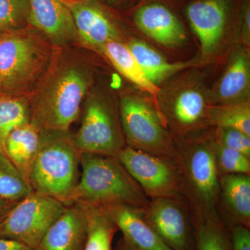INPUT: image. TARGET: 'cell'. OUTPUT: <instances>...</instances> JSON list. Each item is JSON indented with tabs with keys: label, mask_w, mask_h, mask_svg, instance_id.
<instances>
[{
	"label": "cell",
	"mask_w": 250,
	"mask_h": 250,
	"mask_svg": "<svg viewBox=\"0 0 250 250\" xmlns=\"http://www.w3.org/2000/svg\"><path fill=\"white\" fill-rule=\"evenodd\" d=\"M174 148L181 191L192 214L220 216V174L215 162L212 128L187 137H174Z\"/></svg>",
	"instance_id": "6da1fadb"
},
{
	"label": "cell",
	"mask_w": 250,
	"mask_h": 250,
	"mask_svg": "<svg viewBox=\"0 0 250 250\" xmlns=\"http://www.w3.org/2000/svg\"><path fill=\"white\" fill-rule=\"evenodd\" d=\"M91 68L80 61L61 62L48 75L30 107V122L40 131L67 132L93 84Z\"/></svg>",
	"instance_id": "7a4b0ae2"
},
{
	"label": "cell",
	"mask_w": 250,
	"mask_h": 250,
	"mask_svg": "<svg viewBox=\"0 0 250 250\" xmlns=\"http://www.w3.org/2000/svg\"><path fill=\"white\" fill-rule=\"evenodd\" d=\"M80 152L68 131H40L39 146L29 172L34 191L53 197L64 205H72L80 179Z\"/></svg>",
	"instance_id": "3957f363"
},
{
	"label": "cell",
	"mask_w": 250,
	"mask_h": 250,
	"mask_svg": "<svg viewBox=\"0 0 250 250\" xmlns=\"http://www.w3.org/2000/svg\"><path fill=\"white\" fill-rule=\"evenodd\" d=\"M42 34L31 26L0 36L1 93L22 97L48 71L52 52Z\"/></svg>",
	"instance_id": "277c9868"
},
{
	"label": "cell",
	"mask_w": 250,
	"mask_h": 250,
	"mask_svg": "<svg viewBox=\"0 0 250 250\" xmlns=\"http://www.w3.org/2000/svg\"><path fill=\"white\" fill-rule=\"evenodd\" d=\"M80 166L72 204H126L143 208L149 204L150 200L116 156L80 153Z\"/></svg>",
	"instance_id": "5b68a950"
},
{
	"label": "cell",
	"mask_w": 250,
	"mask_h": 250,
	"mask_svg": "<svg viewBox=\"0 0 250 250\" xmlns=\"http://www.w3.org/2000/svg\"><path fill=\"white\" fill-rule=\"evenodd\" d=\"M208 87L195 67L184 70L159 88L155 102L174 138L187 137L210 129Z\"/></svg>",
	"instance_id": "8992f818"
},
{
	"label": "cell",
	"mask_w": 250,
	"mask_h": 250,
	"mask_svg": "<svg viewBox=\"0 0 250 250\" xmlns=\"http://www.w3.org/2000/svg\"><path fill=\"white\" fill-rule=\"evenodd\" d=\"M118 108L126 146L174 160V136L152 96L127 90L120 95Z\"/></svg>",
	"instance_id": "52a82bcc"
},
{
	"label": "cell",
	"mask_w": 250,
	"mask_h": 250,
	"mask_svg": "<svg viewBox=\"0 0 250 250\" xmlns=\"http://www.w3.org/2000/svg\"><path fill=\"white\" fill-rule=\"evenodd\" d=\"M73 142L80 153L117 156L126 146L118 103L101 90L85 98L82 123Z\"/></svg>",
	"instance_id": "ba28073f"
},
{
	"label": "cell",
	"mask_w": 250,
	"mask_h": 250,
	"mask_svg": "<svg viewBox=\"0 0 250 250\" xmlns=\"http://www.w3.org/2000/svg\"><path fill=\"white\" fill-rule=\"evenodd\" d=\"M65 207L53 197L33 191L0 220V238L14 240L35 250Z\"/></svg>",
	"instance_id": "9c48e42d"
},
{
	"label": "cell",
	"mask_w": 250,
	"mask_h": 250,
	"mask_svg": "<svg viewBox=\"0 0 250 250\" xmlns=\"http://www.w3.org/2000/svg\"><path fill=\"white\" fill-rule=\"evenodd\" d=\"M130 175L149 199H184L174 160L126 147L118 156Z\"/></svg>",
	"instance_id": "30bf717a"
},
{
	"label": "cell",
	"mask_w": 250,
	"mask_h": 250,
	"mask_svg": "<svg viewBox=\"0 0 250 250\" xmlns=\"http://www.w3.org/2000/svg\"><path fill=\"white\" fill-rule=\"evenodd\" d=\"M231 8V0H195L188 5L187 19L200 42L199 65L214 62L223 52Z\"/></svg>",
	"instance_id": "8fae6325"
},
{
	"label": "cell",
	"mask_w": 250,
	"mask_h": 250,
	"mask_svg": "<svg viewBox=\"0 0 250 250\" xmlns=\"http://www.w3.org/2000/svg\"><path fill=\"white\" fill-rule=\"evenodd\" d=\"M184 199L149 200L144 216L161 241L172 250H194L191 218Z\"/></svg>",
	"instance_id": "7c38bea8"
},
{
	"label": "cell",
	"mask_w": 250,
	"mask_h": 250,
	"mask_svg": "<svg viewBox=\"0 0 250 250\" xmlns=\"http://www.w3.org/2000/svg\"><path fill=\"white\" fill-rule=\"evenodd\" d=\"M73 16L78 37L83 43L101 53L112 41H121V19L98 0H63Z\"/></svg>",
	"instance_id": "4fadbf2b"
},
{
	"label": "cell",
	"mask_w": 250,
	"mask_h": 250,
	"mask_svg": "<svg viewBox=\"0 0 250 250\" xmlns=\"http://www.w3.org/2000/svg\"><path fill=\"white\" fill-rule=\"evenodd\" d=\"M208 96L210 105L250 100V47L238 43L233 48Z\"/></svg>",
	"instance_id": "5bb4252c"
},
{
	"label": "cell",
	"mask_w": 250,
	"mask_h": 250,
	"mask_svg": "<svg viewBox=\"0 0 250 250\" xmlns=\"http://www.w3.org/2000/svg\"><path fill=\"white\" fill-rule=\"evenodd\" d=\"M29 25L57 46L66 45L78 37L73 16L63 0H29Z\"/></svg>",
	"instance_id": "9a60e30c"
},
{
	"label": "cell",
	"mask_w": 250,
	"mask_h": 250,
	"mask_svg": "<svg viewBox=\"0 0 250 250\" xmlns=\"http://www.w3.org/2000/svg\"><path fill=\"white\" fill-rule=\"evenodd\" d=\"M134 22L143 34L164 47L177 48L187 42L183 24L165 5L149 3L140 6L134 13Z\"/></svg>",
	"instance_id": "2e32d148"
},
{
	"label": "cell",
	"mask_w": 250,
	"mask_h": 250,
	"mask_svg": "<svg viewBox=\"0 0 250 250\" xmlns=\"http://www.w3.org/2000/svg\"><path fill=\"white\" fill-rule=\"evenodd\" d=\"M106 212L123 239L140 250H172L161 241L144 216V208L126 204L100 206Z\"/></svg>",
	"instance_id": "e0dca14e"
},
{
	"label": "cell",
	"mask_w": 250,
	"mask_h": 250,
	"mask_svg": "<svg viewBox=\"0 0 250 250\" xmlns=\"http://www.w3.org/2000/svg\"><path fill=\"white\" fill-rule=\"evenodd\" d=\"M88 218L85 205L66 206L35 250H83Z\"/></svg>",
	"instance_id": "ac0fdd59"
},
{
	"label": "cell",
	"mask_w": 250,
	"mask_h": 250,
	"mask_svg": "<svg viewBox=\"0 0 250 250\" xmlns=\"http://www.w3.org/2000/svg\"><path fill=\"white\" fill-rule=\"evenodd\" d=\"M218 215L229 229L243 225L250 229V175H220Z\"/></svg>",
	"instance_id": "d6986e66"
},
{
	"label": "cell",
	"mask_w": 250,
	"mask_h": 250,
	"mask_svg": "<svg viewBox=\"0 0 250 250\" xmlns=\"http://www.w3.org/2000/svg\"><path fill=\"white\" fill-rule=\"evenodd\" d=\"M126 44L145 75L159 88L179 72L199 66L196 58L187 62H169L152 46L141 39L134 38Z\"/></svg>",
	"instance_id": "ffe728a7"
},
{
	"label": "cell",
	"mask_w": 250,
	"mask_h": 250,
	"mask_svg": "<svg viewBox=\"0 0 250 250\" xmlns=\"http://www.w3.org/2000/svg\"><path fill=\"white\" fill-rule=\"evenodd\" d=\"M101 54L136 88L150 95L155 100L159 88L145 75L126 43L122 41H110L104 46Z\"/></svg>",
	"instance_id": "44dd1931"
},
{
	"label": "cell",
	"mask_w": 250,
	"mask_h": 250,
	"mask_svg": "<svg viewBox=\"0 0 250 250\" xmlns=\"http://www.w3.org/2000/svg\"><path fill=\"white\" fill-rule=\"evenodd\" d=\"M40 130L29 122L14 130L4 145V154L28 182V172L40 139Z\"/></svg>",
	"instance_id": "7402d4cb"
},
{
	"label": "cell",
	"mask_w": 250,
	"mask_h": 250,
	"mask_svg": "<svg viewBox=\"0 0 250 250\" xmlns=\"http://www.w3.org/2000/svg\"><path fill=\"white\" fill-rule=\"evenodd\" d=\"M194 250H231L229 229L220 216L192 214Z\"/></svg>",
	"instance_id": "603a6c76"
},
{
	"label": "cell",
	"mask_w": 250,
	"mask_h": 250,
	"mask_svg": "<svg viewBox=\"0 0 250 250\" xmlns=\"http://www.w3.org/2000/svg\"><path fill=\"white\" fill-rule=\"evenodd\" d=\"M83 205L88 218L83 250H112V242L118 228L101 207Z\"/></svg>",
	"instance_id": "cb8c5ba5"
},
{
	"label": "cell",
	"mask_w": 250,
	"mask_h": 250,
	"mask_svg": "<svg viewBox=\"0 0 250 250\" xmlns=\"http://www.w3.org/2000/svg\"><path fill=\"white\" fill-rule=\"evenodd\" d=\"M29 122L30 107L24 98L0 94V152L4 154L9 135Z\"/></svg>",
	"instance_id": "d4e9b609"
},
{
	"label": "cell",
	"mask_w": 250,
	"mask_h": 250,
	"mask_svg": "<svg viewBox=\"0 0 250 250\" xmlns=\"http://www.w3.org/2000/svg\"><path fill=\"white\" fill-rule=\"evenodd\" d=\"M208 120L211 128H231L250 136V100L210 105Z\"/></svg>",
	"instance_id": "484cf974"
},
{
	"label": "cell",
	"mask_w": 250,
	"mask_h": 250,
	"mask_svg": "<svg viewBox=\"0 0 250 250\" xmlns=\"http://www.w3.org/2000/svg\"><path fill=\"white\" fill-rule=\"evenodd\" d=\"M34 191L27 179L9 160L0 152V197L18 202Z\"/></svg>",
	"instance_id": "4316f807"
},
{
	"label": "cell",
	"mask_w": 250,
	"mask_h": 250,
	"mask_svg": "<svg viewBox=\"0 0 250 250\" xmlns=\"http://www.w3.org/2000/svg\"><path fill=\"white\" fill-rule=\"evenodd\" d=\"M29 0H0V31L12 32L29 26Z\"/></svg>",
	"instance_id": "83f0119b"
},
{
	"label": "cell",
	"mask_w": 250,
	"mask_h": 250,
	"mask_svg": "<svg viewBox=\"0 0 250 250\" xmlns=\"http://www.w3.org/2000/svg\"><path fill=\"white\" fill-rule=\"evenodd\" d=\"M214 152L215 162L220 175L250 174V157L238 151L225 147L215 139Z\"/></svg>",
	"instance_id": "f1b7e54d"
},
{
	"label": "cell",
	"mask_w": 250,
	"mask_h": 250,
	"mask_svg": "<svg viewBox=\"0 0 250 250\" xmlns=\"http://www.w3.org/2000/svg\"><path fill=\"white\" fill-rule=\"evenodd\" d=\"M215 141L250 157V136L231 128H212Z\"/></svg>",
	"instance_id": "f546056e"
},
{
	"label": "cell",
	"mask_w": 250,
	"mask_h": 250,
	"mask_svg": "<svg viewBox=\"0 0 250 250\" xmlns=\"http://www.w3.org/2000/svg\"><path fill=\"white\" fill-rule=\"evenodd\" d=\"M236 34L238 43L250 47V0H243L242 3Z\"/></svg>",
	"instance_id": "4dcf8cb0"
},
{
	"label": "cell",
	"mask_w": 250,
	"mask_h": 250,
	"mask_svg": "<svg viewBox=\"0 0 250 250\" xmlns=\"http://www.w3.org/2000/svg\"><path fill=\"white\" fill-rule=\"evenodd\" d=\"M231 250H250V229L235 225L229 229Z\"/></svg>",
	"instance_id": "1f68e13d"
},
{
	"label": "cell",
	"mask_w": 250,
	"mask_h": 250,
	"mask_svg": "<svg viewBox=\"0 0 250 250\" xmlns=\"http://www.w3.org/2000/svg\"><path fill=\"white\" fill-rule=\"evenodd\" d=\"M0 250H34L14 240L0 238Z\"/></svg>",
	"instance_id": "d6a6232c"
},
{
	"label": "cell",
	"mask_w": 250,
	"mask_h": 250,
	"mask_svg": "<svg viewBox=\"0 0 250 250\" xmlns=\"http://www.w3.org/2000/svg\"><path fill=\"white\" fill-rule=\"evenodd\" d=\"M98 1L105 6H108L110 9L114 10L128 6L134 0H98Z\"/></svg>",
	"instance_id": "836d02e7"
},
{
	"label": "cell",
	"mask_w": 250,
	"mask_h": 250,
	"mask_svg": "<svg viewBox=\"0 0 250 250\" xmlns=\"http://www.w3.org/2000/svg\"><path fill=\"white\" fill-rule=\"evenodd\" d=\"M18 202H11L0 197V220Z\"/></svg>",
	"instance_id": "e575fe53"
},
{
	"label": "cell",
	"mask_w": 250,
	"mask_h": 250,
	"mask_svg": "<svg viewBox=\"0 0 250 250\" xmlns=\"http://www.w3.org/2000/svg\"><path fill=\"white\" fill-rule=\"evenodd\" d=\"M117 250H140L138 248H135L132 245L129 244V243L125 241L124 239L122 240L120 246Z\"/></svg>",
	"instance_id": "d590c367"
},
{
	"label": "cell",
	"mask_w": 250,
	"mask_h": 250,
	"mask_svg": "<svg viewBox=\"0 0 250 250\" xmlns=\"http://www.w3.org/2000/svg\"><path fill=\"white\" fill-rule=\"evenodd\" d=\"M0 94H1V87H0Z\"/></svg>",
	"instance_id": "8d00e7d4"
},
{
	"label": "cell",
	"mask_w": 250,
	"mask_h": 250,
	"mask_svg": "<svg viewBox=\"0 0 250 250\" xmlns=\"http://www.w3.org/2000/svg\"><path fill=\"white\" fill-rule=\"evenodd\" d=\"M1 34H2V33H1V31H0V36H1Z\"/></svg>",
	"instance_id": "74e56055"
}]
</instances>
